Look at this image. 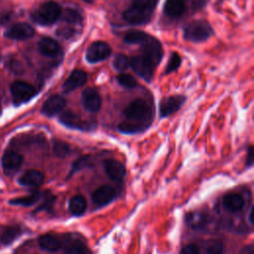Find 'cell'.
<instances>
[{"label": "cell", "instance_id": "1", "mask_svg": "<svg viewBox=\"0 0 254 254\" xmlns=\"http://www.w3.org/2000/svg\"><path fill=\"white\" fill-rule=\"evenodd\" d=\"M125 120L122 121L118 130L125 134H133L146 130L153 121V106L143 98H137L129 103L124 109Z\"/></svg>", "mask_w": 254, "mask_h": 254}, {"label": "cell", "instance_id": "2", "mask_svg": "<svg viewBox=\"0 0 254 254\" xmlns=\"http://www.w3.org/2000/svg\"><path fill=\"white\" fill-rule=\"evenodd\" d=\"M158 0H133L123 13V19L131 25H143L150 21Z\"/></svg>", "mask_w": 254, "mask_h": 254}, {"label": "cell", "instance_id": "3", "mask_svg": "<svg viewBox=\"0 0 254 254\" xmlns=\"http://www.w3.org/2000/svg\"><path fill=\"white\" fill-rule=\"evenodd\" d=\"M213 34L209 23L205 20H195L189 23L184 29V38L187 41L200 43L206 41Z\"/></svg>", "mask_w": 254, "mask_h": 254}, {"label": "cell", "instance_id": "4", "mask_svg": "<svg viewBox=\"0 0 254 254\" xmlns=\"http://www.w3.org/2000/svg\"><path fill=\"white\" fill-rule=\"evenodd\" d=\"M61 15L62 9L57 2L46 1L38 8L35 19L42 25H52L58 21Z\"/></svg>", "mask_w": 254, "mask_h": 254}, {"label": "cell", "instance_id": "5", "mask_svg": "<svg viewBox=\"0 0 254 254\" xmlns=\"http://www.w3.org/2000/svg\"><path fill=\"white\" fill-rule=\"evenodd\" d=\"M60 122L71 129L81 131H91L96 128V122L85 121L79 115L71 111H64L60 116Z\"/></svg>", "mask_w": 254, "mask_h": 254}, {"label": "cell", "instance_id": "6", "mask_svg": "<svg viewBox=\"0 0 254 254\" xmlns=\"http://www.w3.org/2000/svg\"><path fill=\"white\" fill-rule=\"evenodd\" d=\"M36 93L37 91L35 87L26 81L17 80L11 85V94L16 105L29 101L36 95Z\"/></svg>", "mask_w": 254, "mask_h": 254}, {"label": "cell", "instance_id": "7", "mask_svg": "<svg viewBox=\"0 0 254 254\" xmlns=\"http://www.w3.org/2000/svg\"><path fill=\"white\" fill-rule=\"evenodd\" d=\"M130 66L137 75L146 81H151L153 79L156 66L144 56L139 55L132 57L130 59Z\"/></svg>", "mask_w": 254, "mask_h": 254}, {"label": "cell", "instance_id": "8", "mask_svg": "<svg viewBox=\"0 0 254 254\" xmlns=\"http://www.w3.org/2000/svg\"><path fill=\"white\" fill-rule=\"evenodd\" d=\"M141 55L156 66L160 64L163 57V48L161 43L156 38L149 36V38L141 44Z\"/></svg>", "mask_w": 254, "mask_h": 254}, {"label": "cell", "instance_id": "9", "mask_svg": "<svg viewBox=\"0 0 254 254\" xmlns=\"http://www.w3.org/2000/svg\"><path fill=\"white\" fill-rule=\"evenodd\" d=\"M111 55V48L109 45L102 41L92 43L86 51V61L90 64H95L106 60Z\"/></svg>", "mask_w": 254, "mask_h": 254}, {"label": "cell", "instance_id": "10", "mask_svg": "<svg viewBox=\"0 0 254 254\" xmlns=\"http://www.w3.org/2000/svg\"><path fill=\"white\" fill-rule=\"evenodd\" d=\"M185 101L186 97L184 95H172L163 98L159 104L160 116L164 118L172 115L183 106Z\"/></svg>", "mask_w": 254, "mask_h": 254}, {"label": "cell", "instance_id": "11", "mask_svg": "<svg viewBox=\"0 0 254 254\" xmlns=\"http://www.w3.org/2000/svg\"><path fill=\"white\" fill-rule=\"evenodd\" d=\"M35 34L34 28L27 23H17L5 32V37L12 40H27Z\"/></svg>", "mask_w": 254, "mask_h": 254}, {"label": "cell", "instance_id": "12", "mask_svg": "<svg viewBox=\"0 0 254 254\" xmlns=\"http://www.w3.org/2000/svg\"><path fill=\"white\" fill-rule=\"evenodd\" d=\"M65 105H66L65 99L61 95L55 94L50 96L45 101L41 112L48 117H52L60 113L65 107Z\"/></svg>", "mask_w": 254, "mask_h": 254}, {"label": "cell", "instance_id": "13", "mask_svg": "<svg viewBox=\"0 0 254 254\" xmlns=\"http://www.w3.org/2000/svg\"><path fill=\"white\" fill-rule=\"evenodd\" d=\"M81 100L84 108L89 112H96L100 109L101 98L95 88L88 87L82 91Z\"/></svg>", "mask_w": 254, "mask_h": 254}, {"label": "cell", "instance_id": "14", "mask_svg": "<svg viewBox=\"0 0 254 254\" xmlns=\"http://www.w3.org/2000/svg\"><path fill=\"white\" fill-rule=\"evenodd\" d=\"M87 79V74L85 71L80 69H74L65 79L63 84V90L65 93H69L74 89L82 86Z\"/></svg>", "mask_w": 254, "mask_h": 254}, {"label": "cell", "instance_id": "15", "mask_svg": "<svg viewBox=\"0 0 254 254\" xmlns=\"http://www.w3.org/2000/svg\"><path fill=\"white\" fill-rule=\"evenodd\" d=\"M22 162H23L22 155H20L15 151L5 152L1 160L3 170L8 174L16 172L22 165Z\"/></svg>", "mask_w": 254, "mask_h": 254}, {"label": "cell", "instance_id": "16", "mask_svg": "<svg viewBox=\"0 0 254 254\" xmlns=\"http://www.w3.org/2000/svg\"><path fill=\"white\" fill-rule=\"evenodd\" d=\"M103 165H104V170H105L106 174L108 175V177L111 180H113L115 182H120L125 177L126 171H125L124 166L120 162H118L116 160L108 159V160L104 161Z\"/></svg>", "mask_w": 254, "mask_h": 254}, {"label": "cell", "instance_id": "17", "mask_svg": "<svg viewBox=\"0 0 254 254\" xmlns=\"http://www.w3.org/2000/svg\"><path fill=\"white\" fill-rule=\"evenodd\" d=\"M115 190L108 185L97 188L92 193V200L96 205H105L113 200Z\"/></svg>", "mask_w": 254, "mask_h": 254}, {"label": "cell", "instance_id": "18", "mask_svg": "<svg viewBox=\"0 0 254 254\" xmlns=\"http://www.w3.org/2000/svg\"><path fill=\"white\" fill-rule=\"evenodd\" d=\"M185 0H166L164 4V13L170 18H179L187 11Z\"/></svg>", "mask_w": 254, "mask_h": 254}, {"label": "cell", "instance_id": "19", "mask_svg": "<svg viewBox=\"0 0 254 254\" xmlns=\"http://www.w3.org/2000/svg\"><path fill=\"white\" fill-rule=\"evenodd\" d=\"M38 51L45 57L53 58L61 52V47L58 44V42H56L54 39L46 37L39 41Z\"/></svg>", "mask_w": 254, "mask_h": 254}, {"label": "cell", "instance_id": "20", "mask_svg": "<svg viewBox=\"0 0 254 254\" xmlns=\"http://www.w3.org/2000/svg\"><path fill=\"white\" fill-rule=\"evenodd\" d=\"M44 175L38 170L26 171L18 180L19 184L26 187H39L44 183Z\"/></svg>", "mask_w": 254, "mask_h": 254}, {"label": "cell", "instance_id": "21", "mask_svg": "<svg viewBox=\"0 0 254 254\" xmlns=\"http://www.w3.org/2000/svg\"><path fill=\"white\" fill-rule=\"evenodd\" d=\"M64 245V250L66 254H91L88 247L79 239L76 238H65Z\"/></svg>", "mask_w": 254, "mask_h": 254}, {"label": "cell", "instance_id": "22", "mask_svg": "<svg viewBox=\"0 0 254 254\" xmlns=\"http://www.w3.org/2000/svg\"><path fill=\"white\" fill-rule=\"evenodd\" d=\"M39 245L42 249L49 252H56L62 247V241L54 234L47 233L39 237Z\"/></svg>", "mask_w": 254, "mask_h": 254}, {"label": "cell", "instance_id": "23", "mask_svg": "<svg viewBox=\"0 0 254 254\" xmlns=\"http://www.w3.org/2000/svg\"><path fill=\"white\" fill-rule=\"evenodd\" d=\"M223 205L230 212L240 211L244 206V199L238 193H228L223 197Z\"/></svg>", "mask_w": 254, "mask_h": 254}, {"label": "cell", "instance_id": "24", "mask_svg": "<svg viewBox=\"0 0 254 254\" xmlns=\"http://www.w3.org/2000/svg\"><path fill=\"white\" fill-rule=\"evenodd\" d=\"M68 207H69V211L72 214H74V215L82 214L86 209V200L80 194L73 195L69 200Z\"/></svg>", "mask_w": 254, "mask_h": 254}, {"label": "cell", "instance_id": "25", "mask_svg": "<svg viewBox=\"0 0 254 254\" xmlns=\"http://www.w3.org/2000/svg\"><path fill=\"white\" fill-rule=\"evenodd\" d=\"M186 221L190 227L198 229L206 224V216L199 211H191L188 213Z\"/></svg>", "mask_w": 254, "mask_h": 254}, {"label": "cell", "instance_id": "26", "mask_svg": "<svg viewBox=\"0 0 254 254\" xmlns=\"http://www.w3.org/2000/svg\"><path fill=\"white\" fill-rule=\"evenodd\" d=\"M149 38V35L143 31L138 30H131L127 32L124 36V42L127 44H143L147 39Z\"/></svg>", "mask_w": 254, "mask_h": 254}, {"label": "cell", "instance_id": "27", "mask_svg": "<svg viewBox=\"0 0 254 254\" xmlns=\"http://www.w3.org/2000/svg\"><path fill=\"white\" fill-rule=\"evenodd\" d=\"M63 19L67 22L68 24H73V25H79L82 23L83 17L81 13L75 9L72 8H66L63 12Z\"/></svg>", "mask_w": 254, "mask_h": 254}, {"label": "cell", "instance_id": "28", "mask_svg": "<svg viewBox=\"0 0 254 254\" xmlns=\"http://www.w3.org/2000/svg\"><path fill=\"white\" fill-rule=\"evenodd\" d=\"M21 234V229L18 226H8L4 229L1 235V241L3 244L8 245L17 239V237Z\"/></svg>", "mask_w": 254, "mask_h": 254}, {"label": "cell", "instance_id": "29", "mask_svg": "<svg viewBox=\"0 0 254 254\" xmlns=\"http://www.w3.org/2000/svg\"><path fill=\"white\" fill-rule=\"evenodd\" d=\"M39 199H40V193L39 192H33V193H31L29 195H26V196L14 198L10 201V203L15 204V205L30 206V205L35 204Z\"/></svg>", "mask_w": 254, "mask_h": 254}, {"label": "cell", "instance_id": "30", "mask_svg": "<svg viewBox=\"0 0 254 254\" xmlns=\"http://www.w3.org/2000/svg\"><path fill=\"white\" fill-rule=\"evenodd\" d=\"M53 151L56 156L60 158L66 157L70 153V147L67 143L61 141V140H56L53 143Z\"/></svg>", "mask_w": 254, "mask_h": 254}, {"label": "cell", "instance_id": "31", "mask_svg": "<svg viewBox=\"0 0 254 254\" xmlns=\"http://www.w3.org/2000/svg\"><path fill=\"white\" fill-rule=\"evenodd\" d=\"M182 64V59H181V56L174 52L172 53L170 59H169V62L166 65V70H165V73L166 74H169L171 72H174L175 70H177L179 68V66L181 65Z\"/></svg>", "mask_w": 254, "mask_h": 254}, {"label": "cell", "instance_id": "32", "mask_svg": "<svg viewBox=\"0 0 254 254\" xmlns=\"http://www.w3.org/2000/svg\"><path fill=\"white\" fill-rule=\"evenodd\" d=\"M129 65H130V59L124 54L117 55L113 61L114 68L119 71L126 70L129 67Z\"/></svg>", "mask_w": 254, "mask_h": 254}, {"label": "cell", "instance_id": "33", "mask_svg": "<svg viewBox=\"0 0 254 254\" xmlns=\"http://www.w3.org/2000/svg\"><path fill=\"white\" fill-rule=\"evenodd\" d=\"M116 79L121 86L126 88H133L137 85V80L135 77L128 73H120L116 76Z\"/></svg>", "mask_w": 254, "mask_h": 254}, {"label": "cell", "instance_id": "34", "mask_svg": "<svg viewBox=\"0 0 254 254\" xmlns=\"http://www.w3.org/2000/svg\"><path fill=\"white\" fill-rule=\"evenodd\" d=\"M92 165V159L90 156H82L80 158H78L73 164H72V168H71V172H76L79 171L83 168L86 167H90Z\"/></svg>", "mask_w": 254, "mask_h": 254}, {"label": "cell", "instance_id": "35", "mask_svg": "<svg viewBox=\"0 0 254 254\" xmlns=\"http://www.w3.org/2000/svg\"><path fill=\"white\" fill-rule=\"evenodd\" d=\"M224 246L220 240H211L207 243L206 252L207 254H222Z\"/></svg>", "mask_w": 254, "mask_h": 254}, {"label": "cell", "instance_id": "36", "mask_svg": "<svg viewBox=\"0 0 254 254\" xmlns=\"http://www.w3.org/2000/svg\"><path fill=\"white\" fill-rule=\"evenodd\" d=\"M181 254H199V251L194 244H188L182 249Z\"/></svg>", "mask_w": 254, "mask_h": 254}, {"label": "cell", "instance_id": "37", "mask_svg": "<svg viewBox=\"0 0 254 254\" xmlns=\"http://www.w3.org/2000/svg\"><path fill=\"white\" fill-rule=\"evenodd\" d=\"M74 30L72 28H69V27H65V28H61L59 31H58V34L61 36V37H64V38H71L73 35H74Z\"/></svg>", "mask_w": 254, "mask_h": 254}, {"label": "cell", "instance_id": "38", "mask_svg": "<svg viewBox=\"0 0 254 254\" xmlns=\"http://www.w3.org/2000/svg\"><path fill=\"white\" fill-rule=\"evenodd\" d=\"M239 254H254V246L252 244L244 246L239 252Z\"/></svg>", "mask_w": 254, "mask_h": 254}, {"label": "cell", "instance_id": "39", "mask_svg": "<svg viewBox=\"0 0 254 254\" xmlns=\"http://www.w3.org/2000/svg\"><path fill=\"white\" fill-rule=\"evenodd\" d=\"M246 164H247L248 166H251V165L253 164V148H252V146H250V147L248 148Z\"/></svg>", "mask_w": 254, "mask_h": 254}, {"label": "cell", "instance_id": "40", "mask_svg": "<svg viewBox=\"0 0 254 254\" xmlns=\"http://www.w3.org/2000/svg\"><path fill=\"white\" fill-rule=\"evenodd\" d=\"M248 218H249L250 223H253V206H252V205H251L250 210H249V213H248Z\"/></svg>", "mask_w": 254, "mask_h": 254}, {"label": "cell", "instance_id": "41", "mask_svg": "<svg viewBox=\"0 0 254 254\" xmlns=\"http://www.w3.org/2000/svg\"><path fill=\"white\" fill-rule=\"evenodd\" d=\"M82 1H84L86 3H92L93 2V0H82Z\"/></svg>", "mask_w": 254, "mask_h": 254}]
</instances>
